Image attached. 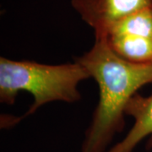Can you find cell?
I'll return each instance as SVG.
<instances>
[{"mask_svg": "<svg viewBox=\"0 0 152 152\" xmlns=\"http://www.w3.org/2000/svg\"><path fill=\"white\" fill-rule=\"evenodd\" d=\"M95 39L92 48L75 60L99 89L97 106L81 152H107L115 135L124 130L127 105L140 88L152 84V64L128 62L116 54L104 38Z\"/></svg>", "mask_w": 152, "mask_h": 152, "instance_id": "cell-1", "label": "cell"}, {"mask_svg": "<svg viewBox=\"0 0 152 152\" xmlns=\"http://www.w3.org/2000/svg\"><path fill=\"white\" fill-rule=\"evenodd\" d=\"M126 116H130L134 120L124 138L107 152H133L135 147L146 137L147 149H152V94L144 96L135 94L127 105Z\"/></svg>", "mask_w": 152, "mask_h": 152, "instance_id": "cell-4", "label": "cell"}, {"mask_svg": "<svg viewBox=\"0 0 152 152\" xmlns=\"http://www.w3.org/2000/svg\"><path fill=\"white\" fill-rule=\"evenodd\" d=\"M110 48L123 59L133 64H152V38L133 36H107Z\"/></svg>", "mask_w": 152, "mask_h": 152, "instance_id": "cell-5", "label": "cell"}, {"mask_svg": "<svg viewBox=\"0 0 152 152\" xmlns=\"http://www.w3.org/2000/svg\"><path fill=\"white\" fill-rule=\"evenodd\" d=\"M70 4L82 20L92 28L95 38H102L123 18L152 6V0H70Z\"/></svg>", "mask_w": 152, "mask_h": 152, "instance_id": "cell-3", "label": "cell"}, {"mask_svg": "<svg viewBox=\"0 0 152 152\" xmlns=\"http://www.w3.org/2000/svg\"><path fill=\"white\" fill-rule=\"evenodd\" d=\"M107 36L152 38V6L135 11L123 18L110 28L105 37Z\"/></svg>", "mask_w": 152, "mask_h": 152, "instance_id": "cell-6", "label": "cell"}, {"mask_svg": "<svg viewBox=\"0 0 152 152\" xmlns=\"http://www.w3.org/2000/svg\"><path fill=\"white\" fill-rule=\"evenodd\" d=\"M89 78L86 69L75 60L74 63L53 65L1 57L0 102L13 105L20 91L31 93L33 103L21 119L50 102H79L81 98L79 86Z\"/></svg>", "mask_w": 152, "mask_h": 152, "instance_id": "cell-2", "label": "cell"}]
</instances>
